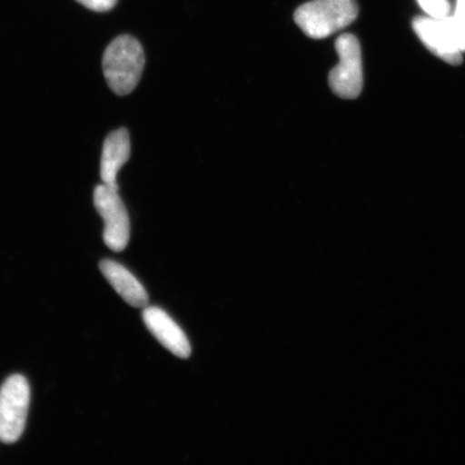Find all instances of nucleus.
<instances>
[{
    "mask_svg": "<svg viewBox=\"0 0 465 465\" xmlns=\"http://www.w3.org/2000/svg\"><path fill=\"white\" fill-rule=\"evenodd\" d=\"M144 52L136 38L122 35L108 45L103 57V72L115 94H130L141 81Z\"/></svg>",
    "mask_w": 465,
    "mask_h": 465,
    "instance_id": "1",
    "label": "nucleus"
},
{
    "mask_svg": "<svg viewBox=\"0 0 465 465\" xmlns=\"http://www.w3.org/2000/svg\"><path fill=\"white\" fill-rule=\"evenodd\" d=\"M356 0H312L296 9L294 21L312 39H324L357 19Z\"/></svg>",
    "mask_w": 465,
    "mask_h": 465,
    "instance_id": "2",
    "label": "nucleus"
},
{
    "mask_svg": "<svg viewBox=\"0 0 465 465\" xmlns=\"http://www.w3.org/2000/svg\"><path fill=\"white\" fill-rule=\"evenodd\" d=\"M31 389L22 375H13L0 389V440L14 444L26 426Z\"/></svg>",
    "mask_w": 465,
    "mask_h": 465,
    "instance_id": "3",
    "label": "nucleus"
},
{
    "mask_svg": "<svg viewBox=\"0 0 465 465\" xmlns=\"http://www.w3.org/2000/svg\"><path fill=\"white\" fill-rule=\"evenodd\" d=\"M335 49L340 57L339 65L331 71L329 84L335 95L353 100L363 87L362 55L360 43L351 34L341 35L336 40Z\"/></svg>",
    "mask_w": 465,
    "mask_h": 465,
    "instance_id": "4",
    "label": "nucleus"
},
{
    "mask_svg": "<svg viewBox=\"0 0 465 465\" xmlns=\"http://www.w3.org/2000/svg\"><path fill=\"white\" fill-rule=\"evenodd\" d=\"M417 36L433 54L450 65H460L465 52V39L451 16L445 19L418 17L414 21Z\"/></svg>",
    "mask_w": 465,
    "mask_h": 465,
    "instance_id": "5",
    "label": "nucleus"
},
{
    "mask_svg": "<svg viewBox=\"0 0 465 465\" xmlns=\"http://www.w3.org/2000/svg\"><path fill=\"white\" fill-rule=\"evenodd\" d=\"M119 191L97 185L94 205L104 223V242L115 252H124L130 241V219Z\"/></svg>",
    "mask_w": 465,
    "mask_h": 465,
    "instance_id": "6",
    "label": "nucleus"
},
{
    "mask_svg": "<svg viewBox=\"0 0 465 465\" xmlns=\"http://www.w3.org/2000/svg\"><path fill=\"white\" fill-rule=\"evenodd\" d=\"M143 322L151 333L174 356L187 359L191 345L182 328L159 307H147L143 313Z\"/></svg>",
    "mask_w": 465,
    "mask_h": 465,
    "instance_id": "7",
    "label": "nucleus"
},
{
    "mask_svg": "<svg viewBox=\"0 0 465 465\" xmlns=\"http://www.w3.org/2000/svg\"><path fill=\"white\" fill-rule=\"evenodd\" d=\"M131 156L130 134L125 129L110 133L103 145L101 178L103 184L119 191L116 176Z\"/></svg>",
    "mask_w": 465,
    "mask_h": 465,
    "instance_id": "8",
    "label": "nucleus"
},
{
    "mask_svg": "<svg viewBox=\"0 0 465 465\" xmlns=\"http://www.w3.org/2000/svg\"><path fill=\"white\" fill-rule=\"evenodd\" d=\"M100 269L104 278L127 304L138 308L148 305L147 291L124 266L112 260H104L101 262Z\"/></svg>",
    "mask_w": 465,
    "mask_h": 465,
    "instance_id": "9",
    "label": "nucleus"
},
{
    "mask_svg": "<svg viewBox=\"0 0 465 465\" xmlns=\"http://www.w3.org/2000/svg\"><path fill=\"white\" fill-rule=\"evenodd\" d=\"M421 9L433 19H445L452 13L449 0H417Z\"/></svg>",
    "mask_w": 465,
    "mask_h": 465,
    "instance_id": "10",
    "label": "nucleus"
},
{
    "mask_svg": "<svg viewBox=\"0 0 465 465\" xmlns=\"http://www.w3.org/2000/svg\"><path fill=\"white\" fill-rule=\"evenodd\" d=\"M75 2L96 13H106L114 7L118 0H75Z\"/></svg>",
    "mask_w": 465,
    "mask_h": 465,
    "instance_id": "11",
    "label": "nucleus"
},
{
    "mask_svg": "<svg viewBox=\"0 0 465 465\" xmlns=\"http://www.w3.org/2000/svg\"><path fill=\"white\" fill-rule=\"evenodd\" d=\"M453 23L465 39V0H456V7L450 15Z\"/></svg>",
    "mask_w": 465,
    "mask_h": 465,
    "instance_id": "12",
    "label": "nucleus"
}]
</instances>
